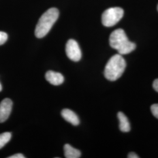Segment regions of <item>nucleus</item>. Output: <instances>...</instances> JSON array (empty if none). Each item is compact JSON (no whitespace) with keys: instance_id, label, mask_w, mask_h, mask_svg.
Instances as JSON below:
<instances>
[{"instance_id":"1","label":"nucleus","mask_w":158,"mask_h":158,"mask_svg":"<svg viewBox=\"0 0 158 158\" xmlns=\"http://www.w3.org/2000/svg\"><path fill=\"white\" fill-rule=\"evenodd\" d=\"M110 45L118 52L119 54L127 55L135 49L136 45L130 41L123 29H117L113 31L110 36Z\"/></svg>"},{"instance_id":"2","label":"nucleus","mask_w":158,"mask_h":158,"mask_svg":"<svg viewBox=\"0 0 158 158\" xmlns=\"http://www.w3.org/2000/svg\"><path fill=\"white\" fill-rule=\"evenodd\" d=\"M59 12L56 8L49 9L41 16L36 25L35 35L38 38H42L51 31L59 17Z\"/></svg>"},{"instance_id":"3","label":"nucleus","mask_w":158,"mask_h":158,"mask_svg":"<svg viewBox=\"0 0 158 158\" xmlns=\"http://www.w3.org/2000/svg\"><path fill=\"white\" fill-rule=\"evenodd\" d=\"M126 68V62L120 54L111 57L104 69V76L110 81H116L121 77Z\"/></svg>"},{"instance_id":"4","label":"nucleus","mask_w":158,"mask_h":158,"mask_svg":"<svg viewBox=\"0 0 158 158\" xmlns=\"http://www.w3.org/2000/svg\"><path fill=\"white\" fill-rule=\"evenodd\" d=\"M124 10L119 7H113L106 10L102 15V23L104 26L111 27L116 25L124 15Z\"/></svg>"},{"instance_id":"5","label":"nucleus","mask_w":158,"mask_h":158,"mask_svg":"<svg viewBox=\"0 0 158 158\" xmlns=\"http://www.w3.org/2000/svg\"><path fill=\"white\" fill-rule=\"evenodd\" d=\"M66 53L67 56L74 62H79L81 58V51L75 40H68L66 45Z\"/></svg>"},{"instance_id":"6","label":"nucleus","mask_w":158,"mask_h":158,"mask_svg":"<svg viewBox=\"0 0 158 158\" xmlns=\"http://www.w3.org/2000/svg\"><path fill=\"white\" fill-rule=\"evenodd\" d=\"M12 102L10 98H5L0 103V123L5 122L11 113Z\"/></svg>"},{"instance_id":"7","label":"nucleus","mask_w":158,"mask_h":158,"mask_svg":"<svg viewBox=\"0 0 158 158\" xmlns=\"http://www.w3.org/2000/svg\"><path fill=\"white\" fill-rule=\"evenodd\" d=\"M45 78L49 83L54 85H62L64 80L62 74L51 70L46 72Z\"/></svg>"},{"instance_id":"8","label":"nucleus","mask_w":158,"mask_h":158,"mask_svg":"<svg viewBox=\"0 0 158 158\" xmlns=\"http://www.w3.org/2000/svg\"><path fill=\"white\" fill-rule=\"evenodd\" d=\"M61 114L63 118L75 126L79 124L80 120L79 117L73 111L69 109H63Z\"/></svg>"},{"instance_id":"9","label":"nucleus","mask_w":158,"mask_h":158,"mask_svg":"<svg viewBox=\"0 0 158 158\" xmlns=\"http://www.w3.org/2000/svg\"><path fill=\"white\" fill-rule=\"evenodd\" d=\"M117 116L119 121V130L123 132H128L130 131L131 127L130 122L127 116L122 112H119L117 114Z\"/></svg>"},{"instance_id":"10","label":"nucleus","mask_w":158,"mask_h":158,"mask_svg":"<svg viewBox=\"0 0 158 158\" xmlns=\"http://www.w3.org/2000/svg\"><path fill=\"white\" fill-rule=\"evenodd\" d=\"M64 152L66 158H79L81 156V152L69 144L64 145Z\"/></svg>"},{"instance_id":"11","label":"nucleus","mask_w":158,"mask_h":158,"mask_svg":"<svg viewBox=\"0 0 158 158\" xmlns=\"http://www.w3.org/2000/svg\"><path fill=\"white\" fill-rule=\"evenodd\" d=\"M12 135L10 132H6L0 134V149L4 147L10 141Z\"/></svg>"},{"instance_id":"12","label":"nucleus","mask_w":158,"mask_h":158,"mask_svg":"<svg viewBox=\"0 0 158 158\" xmlns=\"http://www.w3.org/2000/svg\"><path fill=\"white\" fill-rule=\"evenodd\" d=\"M8 40V35L4 32L0 31V45L4 44Z\"/></svg>"},{"instance_id":"13","label":"nucleus","mask_w":158,"mask_h":158,"mask_svg":"<svg viewBox=\"0 0 158 158\" xmlns=\"http://www.w3.org/2000/svg\"><path fill=\"white\" fill-rule=\"evenodd\" d=\"M151 110L152 113L153 115L158 119V104H153L151 107Z\"/></svg>"},{"instance_id":"14","label":"nucleus","mask_w":158,"mask_h":158,"mask_svg":"<svg viewBox=\"0 0 158 158\" xmlns=\"http://www.w3.org/2000/svg\"><path fill=\"white\" fill-rule=\"evenodd\" d=\"M25 157L21 153H17L15 155H13L11 156H9L8 158H25Z\"/></svg>"},{"instance_id":"15","label":"nucleus","mask_w":158,"mask_h":158,"mask_svg":"<svg viewBox=\"0 0 158 158\" xmlns=\"http://www.w3.org/2000/svg\"><path fill=\"white\" fill-rule=\"evenodd\" d=\"M153 87L155 90V91L158 92V79L154 80L153 83Z\"/></svg>"},{"instance_id":"16","label":"nucleus","mask_w":158,"mask_h":158,"mask_svg":"<svg viewBox=\"0 0 158 158\" xmlns=\"http://www.w3.org/2000/svg\"><path fill=\"white\" fill-rule=\"evenodd\" d=\"M128 158H138L139 156L135 152H130L128 155Z\"/></svg>"},{"instance_id":"17","label":"nucleus","mask_w":158,"mask_h":158,"mask_svg":"<svg viewBox=\"0 0 158 158\" xmlns=\"http://www.w3.org/2000/svg\"><path fill=\"white\" fill-rule=\"evenodd\" d=\"M2 85H1V84L0 83V91L2 90Z\"/></svg>"},{"instance_id":"18","label":"nucleus","mask_w":158,"mask_h":158,"mask_svg":"<svg viewBox=\"0 0 158 158\" xmlns=\"http://www.w3.org/2000/svg\"><path fill=\"white\" fill-rule=\"evenodd\" d=\"M157 9H158V7H157Z\"/></svg>"}]
</instances>
